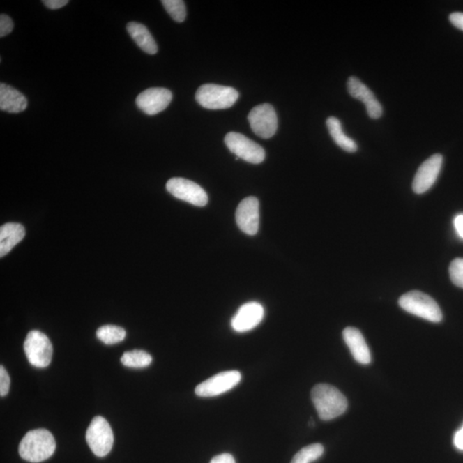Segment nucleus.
Returning <instances> with one entry per match:
<instances>
[{
  "mask_svg": "<svg viewBox=\"0 0 463 463\" xmlns=\"http://www.w3.org/2000/svg\"><path fill=\"white\" fill-rule=\"evenodd\" d=\"M311 397L317 414L324 421L342 416L349 405L345 395L330 384H317L313 388Z\"/></svg>",
  "mask_w": 463,
  "mask_h": 463,
  "instance_id": "obj_1",
  "label": "nucleus"
},
{
  "mask_svg": "<svg viewBox=\"0 0 463 463\" xmlns=\"http://www.w3.org/2000/svg\"><path fill=\"white\" fill-rule=\"evenodd\" d=\"M56 442L53 434L45 429L29 431L22 439L20 455L24 460L42 462L54 455Z\"/></svg>",
  "mask_w": 463,
  "mask_h": 463,
  "instance_id": "obj_2",
  "label": "nucleus"
},
{
  "mask_svg": "<svg viewBox=\"0 0 463 463\" xmlns=\"http://www.w3.org/2000/svg\"><path fill=\"white\" fill-rule=\"evenodd\" d=\"M399 305L404 311L432 323L441 322L443 313L437 302L420 291H410L399 298Z\"/></svg>",
  "mask_w": 463,
  "mask_h": 463,
  "instance_id": "obj_3",
  "label": "nucleus"
},
{
  "mask_svg": "<svg viewBox=\"0 0 463 463\" xmlns=\"http://www.w3.org/2000/svg\"><path fill=\"white\" fill-rule=\"evenodd\" d=\"M236 89L227 86L204 84L197 89L196 100L207 109H226L234 106L238 98Z\"/></svg>",
  "mask_w": 463,
  "mask_h": 463,
  "instance_id": "obj_4",
  "label": "nucleus"
},
{
  "mask_svg": "<svg viewBox=\"0 0 463 463\" xmlns=\"http://www.w3.org/2000/svg\"><path fill=\"white\" fill-rule=\"evenodd\" d=\"M86 441L96 457H104L113 448L114 438L109 423L102 416L92 420L86 432Z\"/></svg>",
  "mask_w": 463,
  "mask_h": 463,
  "instance_id": "obj_5",
  "label": "nucleus"
},
{
  "mask_svg": "<svg viewBox=\"0 0 463 463\" xmlns=\"http://www.w3.org/2000/svg\"><path fill=\"white\" fill-rule=\"evenodd\" d=\"M24 352L29 363L37 368H45L53 358V345L43 332L32 331L25 339Z\"/></svg>",
  "mask_w": 463,
  "mask_h": 463,
  "instance_id": "obj_6",
  "label": "nucleus"
},
{
  "mask_svg": "<svg viewBox=\"0 0 463 463\" xmlns=\"http://www.w3.org/2000/svg\"><path fill=\"white\" fill-rule=\"evenodd\" d=\"M225 144L236 158L249 163H262L265 159V151L262 146L249 139L243 134L237 132L227 133Z\"/></svg>",
  "mask_w": 463,
  "mask_h": 463,
  "instance_id": "obj_7",
  "label": "nucleus"
},
{
  "mask_svg": "<svg viewBox=\"0 0 463 463\" xmlns=\"http://www.w3.org/2000/svg\"><path fill=\"white\" fill-rule=\"evenodd\" d=\"M248 121L252 132L264 139L273 137L278 130V115L271 104H261L252 108Z\"/></svg>",
  "mask_w": 463,
  "mask_h": 463,
  "instance_id": "obj_8",
  "label": "nucleus"
},
{
  "mask_svg": "<svg viewBox=\"0 0 463 463\" xmlns=\"http://www.w3.org/2000/svg\"><path fill=\"white\" fill-rule=\"evenodd\" d=\"M167 192L178 199L195 205L197 207H204L208 204V197L206 192L197 183L183 178H173L169 179L166 185Z\"/></svg>",
  "mask_w": 463,
  "mask_h": 463,
  "instance_id": "obj_9",
  "label": "nucleus"
},
{
  "mask_svg": "<svg viewBox=\"0 0 463 463\" xmlns=\"http://www.w3.org/2000/svg\"><path fill=\"white\" fill-rule=\"evenodd\" d=\"M241 374L238 371L218 373L196 387L195 393L200 397H213L226 393L241 382Z\"/></svg>",
  "mask_w": 463,
  "mask_h": 463,
  "instance_id": "obj_10",
  "label": "nucleus"
},
{
  "mask_svg": "<svg viewBox=\"0 0 463 463\" xmlns=\"http://www.w3.org/2000/svg\"><path fill=\"white\" fill-rule=\"evenodd\" d=\"M443 160L442 155L435 154L421 164L413 181L414 192L423 194L434 185L441 171Z\"/></svg>",
  "mask_w": 463,
  "mask_h": 463,
  "instance_id": "obj_11",
  "label": "nucleus"
},
{
  "mask_svg": "<svg viewBox=\"0 0 463 463\" xmlns=\"http://www.w3.org/2000/svg\"><path fill=\"white\" fill-rule=\"evenodd\" d=\"M173 95L165 88H151L137 97L138 108L148 115H155L169 107Z\"/></svg>",
  "mask_w": 463,
  "mask_h": 463,
  "instance_id": "obj_12",
  "label": "nucleus"
},
{
  "mask_svg": "<svg viewBox=\"0 0 463 463\" xmlns=\"http://www.w3.org/2000/svg\"><path fill=\"white\" fill-rule=\"evenodd\" d=\"M264 309L259 302H248L241 306L236 314L232 319L231 326L238 333H244L253 330L262 322Z\"/></svg>",
  "mask_w": 463,
  "mask_h": 463,
  "instance_id": "obj_13",
  "label": "nucleus"
},
{
  "mask_svg": "<svg viewBox=\"0 0 463 463\" xmlns=\"http://www.w3.org/2000/svg\"><path fill=\"white\" fill-rule=\"evenodd\" d=\"M236 222L242 232L255 235L259 229V202L255 197H248L241 202L236 211Z\"/></svg>",
  "mask_w": 463,
  "mask_h": 463,
  "instance_id": "obj_14",
  "label": "nucleus"
},
{
  "mask_svg": "<svg viewBox=\"0 0 463 463\" xmlns=\"http://www.w3.org/2000/svg\"><path fill=\"white\" fill-rule=\"evenodd\" d=\"M347 91L354 99L360 100L367 108V114L372 119H378L383 115V107L373 92L356 77L347 80Z\"/></svg>",
  "mask_w": 463,
  "mask_h": 463,
  "instance_id": "obj_15",
  "label": "nucleus"
},
{
  "mask_svg": "<svg viewBox=\"0 0 463 463\" xmlns=\"http://www.w3.org/2000/svg\"><path fill=\"white\" fill-rule=\"evenodd\" d=\"M342 335L354 360L361 365L371 363V352L361 332L356 328L347 327Z\"/></svg>",
  "mask_w": 463,
  "mask_h": 463,
  "instance_id": "obj_16",
  "label": "nucleus"
},
{
  "mask_svg": "<svg viewBox=\"0 0 463 463\" xmlns=\"http://www.w3.org/2000/svg\"><path fill=\"white\" fill-rule=\"evenodd\" d=\"M28 106V100L17 89L6 84H0V109L10 114H20Z\"/></svg>",
  "mask_w": 463,
  "mask_h": 463,
  "instance_id": "obj_17",
  "label": "nucleus"
},
{
  "mask_svg": "<svg viewBox=\"0 0 463 463\" xmlns=\"http://www.w3.org/2000/svg\"><path fill=\"white\" fill-rule=\"evenodd\" d=\"M25 229L20 223H6L0 227V257L8 254L18 243L24 240Z\"/></svg>",
  "mask_w": 463,
  "mask_h": 463,
  "instance_id": "obj_18",
  "label": "nucleus"
},
{
  "mask_svg": "<svg viewBox=\"0 0 463 463\" xmlns=\"http://www.w3.org/2000/svg\"><path fill=\"white\" fill-rule=\"evenodd\" d=\"M126 29L134 42L145 53L151 55L158 53V44H156L154 37L152 36L151 32L144 24L135 22H129L126 26Z\"/></svg>",
  "mask_w": 463,
  "mask_h": 463,
  "instance_id": "obj_19",
  "label": "nucleus"
},
{
  "mask_svg": "<svg viewBox=\"0 0 463 463\" xmlns=\"http://www.w3.org/2000/svg\"><path fill=\"white\" fill-rule=\"evenodd\" d=\"M327 128L331 136L338 146L349 153H354L358 151V145L356 141L346 135L343 132L341 121L337 118L330 117L326 121Z\"/></svg>",
  "mask_w": 463,
  "mask_h": 463,
  "instance_id": "obj_20",
  "label": "nucleus"
},
{
  "mask_svg": "<svg viewBox=\"0 0 463 463\" xmlns=\"http://www.w3.org/2000/svg\"><path fill=\"white\" fill-rule=\"evenodd\" d=\"M121 360L127 367L144 368L151 364L152 357L144 350L136 349L124 353Z\"/></svg>",
  "mask_w": 463,
  "mask_h": 463,
  "instance_id": "obj_21",
  "label": "nucleus"
},
{
  "mask_svg": "<svg viewBox=\"0 0 463 463\" xmlns=\"http://www.w3.org/2000/svg\"><path fill=\"white\" fill-rule=\"evenodd\" d=\"M96 335L105 344L113 345L122 342L126 337V332L121 327L105 326L97 330Z\"/></svg>",
  "mask_w": 463,
  "mask_h": 463,
  "instance_id": "obj_22",
  "label": "nucleus"
},
{
  "mask_svg": "<svg viewBox=\"0 0 463 463\" xmlns=\"http://www.w3.org/2000/svg\"><path fill=\"white\" fill-rule=\"evenodd\" d=\"M324 448L322 444L313 443L305 446L294 455L291 463H312L322 457Z\"/></svg>",
  "mask_w": 463,
  "mask_h": 463,
  "instance_id": "obj_23",
  "label": "nucleus"
},
{
  "mask_svg": "<svg viewBox=\"0 0 463 463\" xmlns=\"http://www.w3.org/2000/svg\"><path fill=\"white\" fill-rule=\"evenodd\" d=\"M162 3L167 13L175 22H183L186 17V7L181 0H163Z\"/></svg>",
  "mask_w": 463,
  "mask_h": 463,
  "instance_id": "obj_24",
  "label": "nucleus"
},
{
  "mask_svg": "<svg viewBox=\"0 0 463 463\" xmlns=\"http://www.w3.org/2000/svg\"><path fill=\"white\" fill-rule=\"evenodd\" d=\"M450 276L455 286L463 289V259H455L450 264Z\"/></svg>",
  "mask_w": 463,
  "mask_h": 463,
  "instance_id": "obj_25",
  "label": "nucleus"
},
{
  "mask_svg": "<svg viewBox=\"0 0 463 463\" xmlns=\"http://www.w3.org/2000/svg\"><path fill=\"white\" fill-rule=\"evenodd\" d=\"M10 379L8 372L5 367H0V395L6 397L10 390Z\"/></svg>",
  "mask_w": 463,
  "mask_h": 463,
  "instance_id": "obj_26",
  "label": "nucleus"
},
{
  "mask_svg": "<svg viewBox=\"0 0 463 463\" xmlns=\"http://www.w3.org/2000/svg\"><path fill=\"white\" fill-rule=\"evenodd\" d=\"M14 24L13 20L6 14L0 16V37L8 36L13 31Z\"/></svg>",
  "mask_w": 463,
  "mask_h": 463,
  "instance_id": "obj_27",
  "label": "nucleus"
},
{
  "mask_svg": "<svg viewBox=\"0 0 463 463\" xmlns=\"http://www.w3.org/2000/svg\"><path fill=\"white\" fill-rule=\"evenodd\" d=\"M43 3L48 9L58 10L66 6L69 1L68 0H44Z\"/></svg>",
  "mask_w": 463,
  "mask_h": 463,
  "instance_id": "obj_28",
  "label": "nucleus"
},
{
  "mask_svg": "<svg viewBox=\"0 0 463 463\" xmlns=\"http://www.w3.org/2000/svg\"><path fill=\"white\" fill-rule=\"evenodd\" d=\"M450 21L455 28L463 31V13H454L450 14Z\"/></svg>",
  "mask_w": 463,
  "mask_h": 463,
  "instance_id": "obj_29",
  "label": "nucleus"
},
{
  "mask_svg": "<svg viewBox=\"0 0 463 463\" xmlns=\"http://www.w3.org/2000/svg\"><path fill=\"white\" fill-rule=\"evenodd\" d=\"M210 463H236L233 455L227 453L216 455Z\"/></svg>",
  "mask_w": 463,
  "mask_h": 463,
  "instance_id": "obj_30",
  "label": "nucleus"
},
{
  "mask_svg": "<svg viewBox=\"0 0 463 463\" xmlns=\"http://www.w3.org/2000/svg\"><path fill=\"white\" fill-rule=\"evenodd\" d=\"M454 446L458 450L463 451V425L459 430L455 433L453 439Z\"/></svg>",
  "mask_w": 463,
  "mask_h": 463,
  "instance_id": "obj_31",
  "label": "nucleus"
},
{
  "mask_svg": "<svg viewBox=\"0 0 463 463\" xmlns=\"http://www.w3.org/2000/svg\"><path fill=\"white\" fill-rule=\"evenodd\" d=\"M454 226L458 236L463 240V214L455 216L454 220Z\"/></svg>",
  "mask_w": 463,
  "mask_h": 463,
  "instance_id": "obj_32",
  "label": "nucleus"
}]
</instances>
